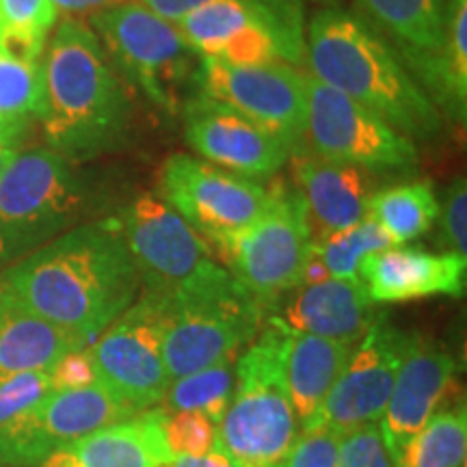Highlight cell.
I'll return each mask as SVG.
<instances>
[{"mask_svg":"<svg viewBox=\"0 0 467 467\" xmlns=\"http://www.w3.org/2000/svg\"><path fill=\"white\" fill-rule=\"evenodd\" d=\"M3 288L87 347L137 301L141 282L110 219L87 221L3 268Z\"/></svg>","mask_w":467,"mask_h":467,"instance_id":"1","label":"cell"},{"mask_svg":"<svg viewBox=\"0 0 467 467\" xmlns=\"http://www.w3.org/2000/svg\"><path fill=\"white\" fill-rule=\"evenodd\" d=\"M42 69L46 148L80 165L126 145L130 98L87 22H58L46 42Z\"/></svg>","mask_w":467,"mask_h":467,"instance_id":"2","label":"cell"},{"mask_svg":"<svg viewBox=\"0 0 467 467\" xmlns=\"http://www.w3.org/2000/svg\"><path fill=\"white\" fill-rule=\"evenodd\" d=\"M306 63L314 78L372 110L411 141L441 132L443 115L388 39L355 11L323 7L309 20Z\"/></svg>","mask_w":467,"mask_h":467,"instance_id":"3","label":"cell"},{"mask_svg":"<svg viewBox=\"0 0 467 467\" xmlns=\"http://www.w3.org/2000/svg\"><path fill=\"white\" fill-rule=\"evenodd\" d=\"M98 203L74 162L50 148L20 150L0 175V266L91 221Z\"/></svg>","mask_w":467,"mask_h":467,"instance_id":"4","label":"cell"},{"mask_svg":"<svg viewBox=\"0 0 467 467\" xmlns=\"http://www.w3.org/2000/svg\"><path fill=\"white\" fill-rule=\"evenodd\" d=\"M262 325V303L221 265L162 296V359L169 381L243 353Z\"/></svg>","mask_w":467,"mask_h":467,"instance_id":"5","label":"cell"},{"mask_svg":"<svg viewBox=\"0 0 467 467\" xmlns=\"http://www.w3.org/2000/svg\"><path fill=\"white\" fill-rule=\"evenodd\" d=\"M285 331L265 320L236 359V381L217 424V451L249 467H282L299 435L284 379Z\"/></svg>","mask_w":467,"mask_h":467,"instance_id":"6","label":"cell"},{"mask_svg":"<svg viewBox=\"0 0 467 467\" xmlns=\"http://www.w3.org/2000/svg\"><path fill=\"white\" fill-rule=\"evenodd\" d=\"M91 31L121 74L162 113L180 115L195 85L200 55L182 37L175 22L139 0H121L91 16ZM197 91V85H195Z\"/></svg>","mask_w":467,"mask_h":467,"instance_id":"7","label":"cell"},{"mask_svg":"<svg viewBox=\"0 0 467 467\" xmlns=\"http://www.w3.org/2000/svg\"><path fill=\"white\" fill-rule=\"evenodd\" d=\"M225 268L268 307L303 282L314 249L307 208L299 191L271 186L266 208L254 223L217 244Z\"/></svg>","mask_w":467,"mask_h":467,"instance_id":"8","label":"cell"},{"mask_svg":"<svg viewBox=\"0 0 467 467\" xmlns=\"http://www.w3.org/2000/svg\"><path fill=\"white\" fill-rule=\"evenodd\" d=\"M306 143L301 151L372 173L409 171L418 150L381 117L306 74Z\"/></svg>","mask_w":467,"mask_h":467,"instance_id":"9","label":"cell"},{"mask_svg":"<svg viewBox=\"0 0 467 467\" xmlns=\"http://www.w3.org/2000/svg\"><path fill=\"white\" fill-rule=\"evenodd\" d=\"M143 292L169 296L217 266L206 238L156 192H143L110 214Z\"/></svg>","mask_w":467,"mask_h":467,"instance_id":"10","label":"cell"},{"mask_svg":"<svg viewBox=\"0 0 467 467\" xmlns=\"http://www.w3.org/2000/svg\"><path fill=\"white\" fill-rule=\"evenodd\" d=\"M98 383L134 413L159 407L169 385L162 359V296L143 292L89 344Z\"/></svg>","mask_w":467,"mask_h":467,"instance_id":"11","label":"cell"},{"mask_svg":"<svg viewBox=\"0 0 467 467\" xmlns=\"http://www.w3.org/2000/svg\"><path fill=\"white\" fill-rule=\"evenodd\" d=\"M156 195L206 241L221 244L260 217L271 189L203 159L173 154L162 162Z\"/></svg>","mask_w":467,"mask_h":467,"instance_id":"12","label":"cell"},{"mask_svg":"<svg viewBox=\"0 0 467 467\" xmlns=\"http://www.w3.org/2000/svg\"><path fill=\"white\" fill-rule=\"evenodd\" d=\"M197 93L232 107L247 119L275 134L292 154L306 143V74L288 63L234 66L200 57Z\"/></svg>","mask_w":467,"mask_h":467,"instance_id":"13","label":"cell"},{"mask_svg":"<svg viewBox=\"0 0 467 467\" xmlns=\"http://www.w3.org/2000/svg\"><path fill=\"white\" fill-rule=\"evenodd\" d=\"M175 26L200 57L234 66L288 63L301 67L306 63V31L241 0H210L180 17Z\"/></svg>","mask_w":467,"mask_h":467,"instance_id":"14","label":"cell"},{"mask_svg":"<svg viewBox=\"0 0 467 467\" xmlns=\"http://www.w3.org/2000/svg\"><path fill=\"white\" fill-rule=\"evenodd\" d=\"M409 337L411 334L394 327L385 314H379L350 350L314 424H325L344 433L355 426L379 422L392 394Z\"/></svg>","mask_w":467,"mask_h":467,"instance_id":"15","label":"cell"},{"mask_svg":"<svg viewBox=\"0 0 467 467\" xmlns=\"http://www.w3.org/2000/svg\"><path fill=\"white\" fill-rule=\"evenodd\" d=\"M180 115L189 148L225 171L266 182L282 171L292 156L288 145L275 134L202 93L191 96Z\"/></svg>","mask_w":467,"mask_h":467,"instance_id":"16","label":"cell"},{"mask_svg":"<svg viewBox=\"0 0 467 467\" xmlns=\"http://www.w3.org/2000/svg\"><path fill=\"white\" fill-rule=\"evenodd\" d=\"M457 361L441 344L411 334L379 426L392 459L435 416L454 385Z\"/></svg>","mask_w":467,"mask_h":467,"instance_id":"17","label":"cell"},{"mask_svg":"<svg viewBox=\"0 0 467 467\" xmlns=\"http://www.w3.org/2000/svg\"><path fill=\"white\" fill-rule=\"evenodd\" d=\"M379 314L361 279H323L284 292L265 309V320L288 331L358 344Z\"/></svg>","mask_w":467,"mask_h":467,"instance_id":"18","label":"cell"},{"mask_svg":"<svg viewBox=\"0 0 467 467\" xmlns=\"http://www.w3.org/2000/svg\"><path fill=\"white\" fill-rule=\"evenodd\" d=\"M359 279L377 306L440 295L459 299L467 284V258L454 251L431 254L413 247H389L361 262Z\"/></svg>","mask_w":467,"mask_h":467,"instance_id":"19","label":"cell"},{"mask_svg":"<svg viewBox=\"0 0 467 467\" xmlns=\"http://www.w3.org/2000/svg\"><path fill=\"white\" fill-rule=\"evenodd\" d=\"M290 159L296 191L307 208L314 241L368 217V202L377 192L372 178L375 173L320 159L309 151H296Z\"/></svg>","mask_w":467,"mask_h":467,"instance_id":"20","label":"cell"},{"mask_svg":"<svg viewBox=\"0 0 467 467\" xmlns=\"http://www.w3.org/2000/svg\"><path fill=\"white\" fill-rule=\"evenodd\" d=\"M402 66L448 119H467V0H448L443 42L429 55L400 57Z\"/></svg>","mask_w":467,"mask_h":467,"instance_id":"21","label":"cell"},{"mask_svg":"<svg viewBox=\"0 0 467 467\" xmlns=\"http://www.w3.org/2000/svg\"><path fill=\"white\" fill-rule=\"evenodd\" d=\"M284 331L285 389L303 429L317 422L325 399L334 388L336 379L340 377L355 344L327 340V337L299 334V331Z\"/></svg>","mask_w":467,"mask_h":467,"instance_id":"22","label":"cell"},{"mask_svg":"<svg viewBox=\"0 0 467 467\" xmlns=\"http://www.w3.org/2000/svg\"><path fill=\"white\" fill-rule=\"evenodd\" d=\"M85 347L80 337L50 325L16 301L0 282V379L50 370L69 350Z\"/></svg>","mask_w":467,"mask_h":467,"instance_id":"23","label":"cell"},{"mask_svg":"<svg viewBox=\"0 0 467 467\" xmlns=\"http://www.w3.org/2000/svg\"><path fill=\"white\" fill-rule=\"evenodd\" d=\"M80 467H165L173 461L159 407L69 443Z\"/></svg>","mask_w":467,"mask_h":467,"instance_id":"24","label":"cell"},{"mask_svg":"<svg viewBox=\"0 0 467 467\" xmlns=\"http://www.w3.org/2000/svg\"><path fill=\"white\" fill-rule=\"evenodd\" d=\"M132 416L137 413L110 396L100 383L76 389H52L37 409L39 431L52 451Z\"/></svg>","mask_w":467,"mask_h":467,"instance_id":"25","label":"cell"},{"mask_svg":"<svg viewBox=\"0 0 467 467\" xmlns=\"http://www.w3.org/2000/svg\"><path fill=\"white\" fill-rule=\"evenodd\" d=\"M358 16L381 33L399 57L429 55L443 42L448 0H355Z\"/></svg>","mask_w":467,"mask_h":467,"instance_id":"26","label":"cell"},{"mask_svg":"<svg viewBox=\"0 0 467 467\" xmlns=\"http://www.w3.org/2000/svg\"><path fill=\"white\" fill-rule=\"evenodd\" d=\"M44 117L42 58L0 46V143L22 150V141Z\"/></svg>","mask_w":467,"mask_h":467,"instance_id":"27","label":"cell"},{"mask_svg":"<svg viewBox=\"0 0 467 467\" xmlns=\"http://www.w3.org/2000/svg\"><path fill=\"white\" fill-rule=\"evenodd\" d=\"M440 213L433 184L426 180L377 191L368 202V217L385 232L394 247L407 244L433 227Z\"/></svg>","mask_w":467,"mask_h":467,"instance_id":"28","label":"cell"},{"mask_svg":"<svg viewBox=\"0 0 467 467\" xmlns=\"http://www.w3.org/2000/svg\"><path fill=\"white\" fill-rule=\"evenodd\" d=\"M467 409L465 400L443 405L416 435L402 443L394 467H465Z\"/></svg>","mask_w":467,"mask_h":467,"instance_id":"29","label":"cell"},{"mask_svg":"<svg viewBox=\"0 0 467 467\" xmlns=\"http://www.w3.org/2000/svg\"><path fill=\"white\" fill-rule=\"evenodd\" d=\"M238 355L241 353H232L217 364L169 381L159 405L161 411H195L206 416L210 422L219 424L234 392Z\"/></svg>","mask_w":467,"mask_h":467,"instance_id":"30","label":"cell"},{"mask_svg":"<svg viewBox=\"0 0 467 467\" xmlns=\"http://www.w3.org/2000/svg\"><path fill=\"white\" fill-rule=\"evenodd\" d=\"M394 247L370 217L344 230L325 234L314 241L312 255L329 279H359V266L368 255Z\"/></svg>","mask_w":467,"mask_h":467,"instance_id":"31","label":"cell"},{"mask_svg":"<svg viewBox=\"0 0 467 467\" xmlns=\"http://www.w3.org/2000/svg\"><path fill=\"white\" fill-rule=\"evenodd\" d=\"M57 17L58 11L50 0H0V46L17 55L42 58Z\"/></svg>","mask_w":467,"mask_h":467,"instance_id":"32","label":"cell"},{"mask_svg":"<svg viewBox=\"0 0 467 467\" xmlns=\"http://www.w3.org/2000/svg\"><path fill=\"white\" fill-rule=\"evenodd\" d=\"M50 392L48 370L20 372L0 379V433L37 411Z\"/></svg>","mask_w":467,"mask_h":467,"instance_id":"33","label":"cell"},{"mask_svg":"<svg viewBox=\"0 0 467 467\" xmlns=\"http://www.w3.org/2000/svg\"><path fill=\"white\" fill-rule=\"evenodd\" d=\"M162 433L173 457H202L217 451V424L202 413H162Z\"/></svg>","mask_w":467,"mask_h":467,"instance_id":"34","label":"cell"},{"mask_svg":"<svg viewBox=\"0 0 467 467\" xmlns=\"http://www.w3.org/2000/svg\"><path fill=\"white\" fill-rule=\"evenodd\" d=\"M342 433L325 424L303 426L282 467H340Z\"/></svg>","mask_w":467,"mask_h":467,"instance_id":"35","label":"cell"},{"mask_svg":"<svg viewBox=\"0 0 467 467\" xmlns=\"http://www.w3.org/2000/svg\"><path fill=\"white\" fill-rule=\"evenodd\" d=\"M145 7L165 17L169 22H178L180 17L191 14L192 9L202 7V5L210 3V0H139ZM241 3L254 5V7H260L268 11V14L277 16L279 20H284L285 25L301 28L306 31V0H241Z\"/></svg>","mask_w":467,"mask_h":467,"instance_id":"36","label":"cell"},{"mask_svg":"<svg viewBox=\"0 0 467 467\" xmlns=\"http://www.w3.org/2000/svg\"><path fill=\"white\" fill-rule=\"evenodd\" d=\"M340 467H394L379 422L344 431L340 440Z\"/></svg>","mask_w":467,"mask_h":467,"instance_id":"37","label":"cell"},{"mask_svg":"<svg viewBox=\"0 0 467 467\" xmlns=\"http://www.w3.org/2000/svg\"><path fill=\"white\" fill-rule=\"evenodd\" d=\"M440 230L441 241L448 251L467 258V182L465 178H457L443 191L440 202Z\"/></svg>","mask_w":467,"mask_h":467,"instance_id":"38","label":"cell"},{"mask_svg":"<svg viewBox=\"0 0 467 467\" xmlns=\"http://www.w3.org/2000/svg\"><path fill=\"white\" fill-rule=\"evenodd\" d=\"M52 389L89 388L98 383L96 364H93L89 347L69 350L48 370Z\"/></svg>","mask_w":467,"mask_h":467,"instance_id":"39","label":"cell"},{"mask_svg":"<svg viewBox=\"0 0 467 467\" xmlns=\"http://www.w3.org/2000/svg\"><path fill=\"white\" fill-rule=\"evenodd\" d=\"M165 467H249L241 461L227 457V454L214 451L202 457H173V461Z\"/></svg>","mask_w":467,"mask_h":467,"instance_id":"40","label":"cell"},{"mask_svg":"<svg viewBox=\"0 0 467 467\" xmlns=\"http://www.w3.org/2000/svg\"><path fill=\"white\" fill-rule=\"evenodd\" d=\"M57 11L67 16H93L98 11L110 7V5L121 3V0H50Z\"/></svg>","mask_w":467,"mask_h":467,"instance_id":"41","label":"cell"},{"mask_svg":"<svg viewBox=\"0 0 467 467\" xmlns=\"http://www.w3.org/2000/svg\"><path fill=\"white\" fill-rule=\"evenodd\" d=\"M17 148H14V145H5V143H0V175H3V171L5 169L9 167V162L14 161V156L17 154Z\"/></svg>","mask_w":467,"mask_h":467,"instance_id":"42","label":"cell"},{"mask_svg":"<svg viewBox=\"0 0 467 467\" xmlns=\"http://www.w3.org/2000/svg\"><path fill=\"white\" fill-rule=\"evenodd\" d=\"M314 3L323 5V7H340L342 0H314Z\"/></svg>","mask_w":467,"mask_h":467,"instance_id":"43","label":"cell"},{"mask_svg":"<svg viewBox=\"0 0 467 467\" xmlns=\"http://www.w3.org/2000/svg\"><path fill=\"white\" fill-rule=\"evenodd\" d=\"M0 35H3V25H0Z\"/></svg>","mask_w":467,"mask_h":467,"instance_id":"44","label":"cell"},{"mask_svg":"<svg viewBox=\"0 0 467 467\" xmlns=\"http://www.w3.org/2000/svg\"><path fill=\"white\" fill-rule=\"evenodd\" d=\"M0 275H3V266H0Z\"/></svg>","mask_w":467,"mask_h":467,"instance_id":"45","label":"cell"},{"mask_svg":"<svg viewBox=\"0 0 467 467\" xmlns=\"http://www.w3.org/2000/svg\"><path fill=\"white\" fill-rule=\"evenodd\" d=\"M0 42H3V35H0Z\"/></svg>","mask_w":467,"mask_h":467,"instance_id":"46","label":"cell"}]
</instances>
